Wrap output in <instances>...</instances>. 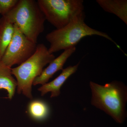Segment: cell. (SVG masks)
Instances as JSON below:
<instances>
[{"label":"cell","instance_id":"cell-11","mask_svg":"<svg viewBox=\"0 0 127 127\" xmlns=\"http://www.w3.org/2000/svg\"><path fill=\"white\" fill-rule=\"evenodd\" d=\"M14 31V24L5 17H1L0 18V61L10 42Z\"/></svg>","mask_w":127,"mask_h":127},{"label":"cell","instance_id":"cell-4","mask_svg":"<svg viewBox=\"0 0 127 127\" xmlns=\"http://www.w3.org/2000/svg\"><path fill=\"white\" fill-rule=\"evenodd\" d=\"M84 19L85 17L80 18L62 28L56 29L47 34L46 40L50 43L48 49L50 53L53 54L76 47L85 37L93 35L104 37L120 49V47L107 33L90 27L85 23Z\"/></svg>","mask_w":127,"mask_h":127},{"label":"cell","instance_id":"cell-9","mask_svg":"<svg viewBox=\"0 0 127 127\" xmlns=\"http://www.w3.org/2000/svg\"><path fill=\"white\" fill-rule=\"evenodd\" d=\"M105 11L114 14L127 25V0H97Z\"/></svg>","mask_w":127,"mask_h":127},{"label":"cell","instance_id":"cell-10","mask_svg":"<svg viewBox=\"0 0 127 127\" xmlns=\"http://www.w3.org/2000/svg\"><path fill=\"white\" fill-rule=\"evenodd\" d=\"M17 87L16 80L11 72V68L0 61V90L7 91L8 98L11 100L15 95Z\"/></svg>","mask_w":127,"mask_h":127},{"label":"cell","instance_id":"cell-3","mask_svg":"<svg viewBox=\"0 0 127 127\" xmlns=\"http://www.w3.org/2000/svg\"><path fill=\"white\" fill-rule=\"evenodd\" d=\"M55 58L43 43L37 44L35 53L26 61L16 67L11 68L12 75L17 83V93L22 94L32 99V86L36 78L41 75L43 68Z\"/></svg>","mask_w":127,"mask_h":127},{"label":"cell","instance_id":"cell-2","mask_svg":"<svg viewBox=\"0 0 127 127\" xmlns=\"http://www.w3.org/2000/svg\"><path fill=\"white\" fill-rule=\"evenodd\" d=\"M3 16L12 24L16 25L30 40L37 44L39 35L44 31L46 20L37 1L19 0L14 9Z\"/></svg>","mask_w":127,"mask_h":127},{"label":"cell","instance_id":"cell-8","mask_svg":"<svg viewBox=\"0 0 127 127\" xmlns=\"http://www.w3.org/2000/svg\"><path fill=\"white\" fill-rule=\"evenodd\" d=\"M80 62L74 66H69L62 70V72L52 81L42 85L38 90L42 96L51 92V97H57L61 94V88L64 83L78 70Z\"/></svg>","mask_w":127,"mask_h":127},{"label":"cell","instance_id":"cell-13","mask_svg":"<svg viewBox=\"0 0 127 127\" xmlns=\"http://www.w3.org/2000/svg\"><path fill=\"white\" fill-rule=\"evenodd\" d=\"M18 1L19 0H0V11L2 16L14 9Z\"/></svg>","mask_w":127,"mask_h":127},{"label":"cell","instance_id":"cell-5","mask_svg":"<svg viewBox=\"0 0 127 127\" xmlns=\"http://www.w3.org/2000/svg\"><path fill=\"white\" fill-rule=\"evenodd\" d=\"M37 1L46 20L56 29L85 17L82 0H38Z\"/></svg>","mask_w":127,"mask_h":127},{"label":"cell","instance_id":"cell-12","mask_svg":"<svg viewBox=\"0 0 127 127\" xmlns=\"http://www.w3.org/2000/svg\"><path fill=\"white\" fill-rule=\"evenodd\" d=\"M28 111L30 117L37 121L45 120L50 112L47 104L40 100H34L30 102L28 106Z\"/></svg>","mask_w":127,"mask_h":127},{"label":"cell","instance_id":"cell-1","mask_svg":"<svg viewBox=\"0 0 127 127\" xmlns=\"http://www.w3.org/2000/svg\"><path fill=\"white\" fill-rule=\"evenodd\" d=\"M91 103L111 116L119 124L127 117V87L121 81H113L104 85L91 81Z\"/></svg>","mask_w":127,"mask_h":127},{"label":"cell","instance_id":"cell-7","mask_svg":"<svg viewBox=\"0 0 127 127\" xmlns=\"http://www.w3.org/2000/svg\"><path fill=\"white\" fill-rule=\"evenodd\" d=\"M76 51V47L64 50L59 56L55 58L51 62L46 68L43 69L41 75L34 79L32 85H43L47 83L56 72L63 70L64 66L66 62Z\"/></svg>","mask_w":127,"mask_h":127},{"label":"cell","instance_id":"cell-6","mask_svg":"<svg viewBox=\"0 0 127 127\" xmlns=\"http://www.w3.org/2000/svg\"><path fill=\"white\" fill-rule=\"evenodd\" d=\"M13 36L1 62L11 68L15 65H20L33 55L37 44L34 43L25 36L15 24H14Z\"/></svg>","mask_w":127,"mask_h":127},{"label":"cell","instance_id":"cell-14","mask_svg":"<svg viewBox=\"0 0 127 127\" xmlns=\"http://www.w3.org/2000/svg\"></svg>","mask_w":127,"mask_h":127}]
</instances>
